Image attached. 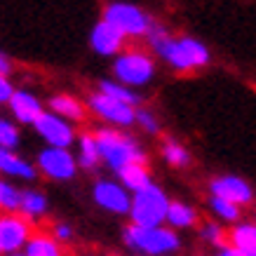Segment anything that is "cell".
<instances>
[{
    "label": "cell",
    "instance_id": "4",
    "mask_svg": "<svg viewBox=\"0 0 256 256\" xmlns=\"http://www.w3.org/2000/svg\"><path fill=\"white\" fill-rule=\"evenodd\" d=\"M167 207H170V198L158 184L141 188L136 193H132V202H130V224L134 226H164V216H167Z\"/></svg>",
    "mask_w": 256,
    "mask_h": 256
},
{
    "label": "cell",
    "instance_id": "14",
    "mask_svg": "<svg viewBox=\"0 0 256 256\" xmlns=\"http://www.w3.org/2000/svg\"><path fill=\"white\" fill-rule=\"evenodd\" d=\"M198 210L193 204L188 202H181V200H170V207H167V216H164V226L172 228V230H190L198 226Z\"/></svg>",
    "mask_w": 256,
    "mask_h": 256
},
{
    "label": "cell",
    "instance_id": "19",
    "mask_svg": "<svg viewBox=\"0 0 256 256\" xmlns=\"http://www.w3.org/2000/svg\"><path fill=\"white\" fill-rule=\"evenodd\" d=\"M228 244L256 256V224L254 221H238L228 230Z\"/></svg>",
    "mask_w": 256,
    "mask_h": 256
},
{
    "label": "cell",
    "instance_id": "9",
    "mask_svg": "<svg viewBox=\"0 0 256 256\" xmlns=\"http://www.w3.org/2000/svg\"><path fill=\"white\" fill-rule=\"evenodd\" d=\"M33 235V224L22 214H2L0 216V254L24 252L28 238Z\"/></svg>",
    "mask_w": 256,
    "mask_h": 256
},
{
    "label": "cell",
    "instance_id": "6",
    "mask_svg": "<svg viewBox=\"0 0 256 256\" xmlns=\"http://www.w3.org/2000/svg\"><path fill=\"white\" fill-rule=\"evenodd\" d=\"M92 200L96 202V207L104 212H108L113 216H127L130 214V202H132V193L113 178H99L92 186Z\"/></svg>",
    "mask_w": 256,
    "mask_h": 256
},
{
    "label": "cell",
    "instance_id": "21",
    "mask_svg": "<svg viewBox=\"0 0 256 256\" xmlns=\"http://www.w3.org/2000/svg\"><path fill=\"white\" fill-rule=\"evenodd\" d=\"M78 167L82 170H96L101 162V153H99V146H96V139L94 134H82L78 139Z\"/></svg>",
    "mask_w": 256,
    "mask_h": 256
},
{
    "label": "cell",
    "instance_id": "13",
    "mask_svg": "<svg viewBox=\"0 0 256 256\" xmlns=\"http://www.w3.org/2000/svg\"><path fill=\"white\" fill-rule=\"evenodd\" d=\"M0 176L19 178V181H36L38 167L22 156H16L12 148H0Z\"/></svg>",
    "mask_w": 256,
    "mask_h": 256
},
{
    "label": "cell",
    "instance_id": "17",
    "mask_svg": "<svg viewBox=\"0 0 256 256\" xmlns=\"http://www.w3.org/2000/svg\"><path fill=\"white\" fill-rule=\"evenodd\" d=\"M90 42H92L94 52H99L104 56H110V54H116L118 50H120V45H122V33L118 31V28H113L108 22H101L94 26Z\"/></svg>",
    "mask_w": 256,
    "mask_h": 256
},
{
    "label": "cell",
    "instance_id": "27",
    "mask_svg": "<svg viewBox=\"0 0 256 256\" xmlns=\"http://www.w3.org/2000/svg\"><path fill=\"white\" fill-rule=\"evenodd\" d=\"M162 158H164V162L172 164V167H186L190 162V153L181 144H176V141H164Z\"/></svg>",
    "mask_w": 256,
    "mask_h": 256
},
{
    "label": "cell",
    "instance_id": "16",
    "mask_svg": "<svg viewBox=\"0 0 256 256\" xmlns=\"http://www.w3.org/2000/svg\"><path fill=\"white\" fill-rule=\"evenodd\" d=\"M8 104H10V108H12V116L24 124H33L40 118V113H42L40 101L36 99L31 92H24V90L12 94V99H10Z\"/></svg>",
    "mask_w": 256,
    "mask_h": 256
},
{
    "label": "cell",
    "instance_id": "23",
    "mask_svg": "<svg viewBox=\"0 0 256 256\" xmlns=\"http://www.w3.org/2000/svg\"><path fill=\"white\" fill-rule=\"evenodd\" d=\"M50 108H52V113L64 118V120H82V116H85L82 106L73 96H66V94L54 96V99L50 101Z\"/></svg>",
    "mask_w": 256,
    "mask_h": 256
},
{
    "label": "cell",
    "instance_id": "33",
    "mask_svg": "<svg viewBox=\"0 0 256 256\" xmlns=\"http://www.w3.org/2000/svg\"><path fill=\"white\" fill-rule=\"evenodd\" d=\"M10 73V62L5 59V54H0V76H8Z\"/></svg>",
    "mask_w": 256,
    "mask_h": 256
},
{
    "label": "cell",
    "instance_id": "26",
    "mask_svg": "<svg viewBox=\"0 0 256 256\" xmlns=\"http://www.w3.org/2000/svg\"><path fill=\"white\" fill-rule=\"evenodd\" d=\"M99 92L106 94V96H113V99H118V101H122V104H130V106H136V104H139V94H134L130 87L110 82V80H104V82H101Z\"/></svg>",
    "mask_w": 256,
    "mask_h": 256
},
{
    "label": "cell",
    "instance_id": "32",
    "mask_svg": "<svg viewBox=\"0 0 256 256\" xmlns=\"http://www.w3.org/2000/svg\"><path fill=\"white\" fill-rule=\"evenodd\" d=\"M12 94H14V90H12V85H10V80L5 78V76H0V104L10 101L12 99Z\"/></svg>",
    "mask_w": 256,
    "mask_h": 256
},
{
    "label": "cell",
    "instance_id": "8",
    "mask_svg": "<svg viewBox=\"0 0 256 256\" xmlns=\"http://www.w3.org/2000/svg\"><path fill=\"white\" fill-rule=\"evenodd\" d=\"M104 22H108L113 28L122 33V36H144L150 28L148 16L134 5L127 2H113L104 12Z\"/></svg>",
    "mask_w": 256,
    "mask_h": 256
},
{
    "label": "cell",
    "instance_id": "25",
    "mask_svg": "<svg viewBox=\"0 0 256 256\" xmlns=\"http://www.w3.org/2000/svg\"><path fill=\"white\" fill-rule=\"evenodd\" d=\"M198 235H200V240L204 242V244H210V247H214V249L228 242V230L224 228V224H218L216 218H214V221H204V224L200 226Z\"/></svg>",
    "mask_w": 256,
    "mask_h": 256
},
{
    "label": "cell",
    "instance_id": "11",
    "mask_svg": "<svg viewBox=\"0 0 256 256\" xmlns=\"http://www.w3.org/2000/svg\"><path fill=\"white\" fill-rule=\"evenodd\" d=\"M210 195L212 198H221L238 204V207H247L254 202V188L249 186L242 176L235 174H224V176H214L210 181Z\"/></svg>",
    "mask_w": 256,
    "mask_h": 256
},
{
    "label": "cell",
    "instance_id": "7",
    "mask_svg": "<svg viewBox=\"0 0 256 256\" xmlns=\"http://www.w3.org/2000/svg\"><path fill=\"white\" fill-rule=\"evenodd\" d=\"M113 73H116L118 80L124 87H141V85H146V82H150L153 73H156V66L141 52H127V54L116 59Z\"/></svg>",
    "mask_w": 256,
    "mask_h": 256
},
{
    "label": "cell",
    "instance_id": "2",
    "mask_svg": "<svg viewBox=\"0 0 256 256\" xmlns=\"http://www.w3.org/2000/svg\"><path fill=\"white\" fill-rule=\"evenodd\" d=\"M148 38H150V45H153V50H156L158 54L178 70L204 66V64L210 62L207 47L202 45V42H198L195 38L172 40V38H167V31L160 28V26H150L148 28Z\"/></svg>",
    "mask_w": 256,
    "mask_h": 256
},
{
    "label": "cell",
    "instance_id": "24",
    "mask_svg": "<svg viewBox=\"0 0 256 256\" xmlns=\"http://www.w3.org/2000/svg\"><path fill=\"white\" fill-rule=\"evenodd\" d=\"M19 204H22V188H16L8 178H0V212L19 214Z\"/></svg>",
    "mask_w": 256,
    "mask_h": 256
},
{
    "label": "cell",
    "instance_id": "29",
    "mask_svg": "<svg viewBox=\"0 0 256 256\" xmlns=\"http://www.w3.org/2000/svg\"><path fill=\"white\" fill-rule=\"evenodd\" d=\"M50 235H52L56 242L68 244V242H73V238H76V228H73L68 221H56V224H52V230H50Z\"/></svg>",
    "mask_w": 256,
    "mask_h": 256
},
{
    "label": "cell",
    "instance_id": "12",
    "mask_svg": "<svg viewBox=\"0 0 256 256\" xmlns=\"http://www.w3.org/2000/svg\"><path fill=\"white\" fill-rule=\"evenodd\" d=\"M90 108L96 113L99 118H104L106 122L116 124V127H130V124L136 122V110L130 104H122V101L113 99V96H106V94H94L90 99Z\"/></svg>",
    "mask_w": 256,
    "mask_h": 256
},
{
    "label": "cell",
    "instance_id": "34",
    "mask_svg": "<svg viewBox=\"0 0 256 256\" xmlns=\"http://www.w3.org/2000/svg\"><path fill=\"white\" fill-rule=\"evenodd\" d=\"M2 256H26L24 252H14V254H2Z\"/></svg>",
    "mask_w": 256,
    "mask_h": 256
},
{
    "label": "cell",
    "instance_id": "36",
    "mask_svg": "<svg viewBox=\"0 0 256 256\" xmlns=\"http://www.w3.org/2000/svg\"><path fill=\"white\" fill-rule=\"evenodd\" d=\"M254 224H256V221H254Z\"/></svg>",
    "mask_w": 256,
    "mask_h": 256
},
{
    "label": "cell",
    "instance_id": "35",
    "mask_svg": "<svg viewBox=\"0 0 256 256\" xmlns=\"http://www.w3.org/2000/svg\"><path fill=\"white\" fill-rule=\"evenodd\" d=\"M134 256H136V254H134Z\"/></svg>",
    "mask_w": 256,
    "mask_h": 256
},
{
    "label": "cell",
    "instance_id": "20",
    "mask_svg": "<svg viewBox=\"0 0 256 256\" xmlns=\"http://www.w3.org/2000/svg\"><path fill=\"white\" fill-rule=\"evenodd\" d=\"M118 181H120L130 193H136V190H141V188H146L153 184L150 172H148L146 164H130V167H124L122 172H118Z\"/></svg>",
    "mask_w": 256,
    "mask_h": 256
},
{
    "label": "cell",
    "instance_id": "28",
    "mask_svg": "<svg viewBox=\"0 0 256 256\" xmlns=\"http://www.w3.org/2000/svg\"><path fill=\"white\" fill-rule=\"evenodd\" d=\"M19 146V130L14 122H10L8 118H0V148H14Z\"/></svg>",
    "mask_w": 256,
    "mask_h": 256
},
{
    "label": "cell",
    "instance_id": "5",
    "mask_svg": "<svg viewBox=\"0 0 256 256\" xmlns=\"http://www.w3.org/2000/svg\"><path fill=\"white\" fill-rule=\"evenodd\" d=\"M38 172H42L52 181H70L78 174V160L68 148H54L47 146L38 153Z\"/></svg>",
    "mask_w": 256,
    "mask_h": 256
},
{
    "label": "cell",
    "instance_id": "18",
    "mask_svg": "<svg viewBox=\"0 0 256 256\" xmlns=\"http://www.w3.org/2000/svg\"><path fill=\"white\" fill-rule=\"evenodd\" d=\"M26 256H66L64 244L56 242L54 238L45 230H33V235L28 238L26 247H24Z\"/></svg>",
    "mask_w": 256,
    "mask_h": 256
},
{
    "label": "cell",
    "instance_id": "1",
    "mask_svg": "<svg viewBox=\"0 0 256 256\" xmlns=\"http://www.w3.org/2000/svg\"><path fill=\"white\" fill-rule=\"evenodd\" d=\"M122 244L136 256H172L181 249V235L167 226H124Z\"/></svg>",
    "mask_w": 256,
    "mask_h": 256
},
{
    "label": "cell",
    "instance_id": "10",
    "mask_svg": "<svg viewBox=\"0 0 256 256\" xmlns=\"http://www.w3.org/2000/svg\"><path fill=\"white\" fill-rule=\"evenodd\" d=\"M36 132L47 146H54V148H70L76 144V132L70 127L68 120L59 118L56 113H40V118L33 122Z\"/></svg>",
    "mask_w": 256,
    "mask_h": 256
},
{
    "label": "cell",
    "instance_id": "30",
    "mask_svg": "<svg viewBox=\"0 0 256 256\" xmlns=\"http://www.w3.org/2000/svg\"><path fill=\"white\" fill-rule=\"evenodd\" d=\"M136 122H139L148 134H158V132H160V122L156 120V116H153L150 110H136Z\"/></svg>",
    "mask_w": 256,
    "mask_h": 256
},
{
    "label": "cell",
    "instance_id": "3",
    "mask_svg": "<svg viewBox=\"0 0 256 256\" xmlns=\"http://www.w3.org/2000/svg\"><path fill=\"white\" fill-rule=\"evenodd\" d=\"M96 146L101 153V162L106 164L110 172H122L130 164H146V153L144 148L127 134L118 130H99L94 134Z\"/></svg>",
    "mask_w": 256,
    "mask_h": 256
},
{
    "label": "cell",
    "instance_id": "31",
    "mask_svg": "<svg viewBox=\"0 0 256 256\" xmlns=\"http://www.w3.org/2000/svg\"><path fill=\"white\" fill-rule=\"evenodd\" d=\"M212 256H252V254H247V252H242V249H238V247H233V244H221V247H216L214 249V254Z\"/></svg>",
    "mask_w": 256,
    "mask_h": 256
},
{
    "label": "cell",
    "instance_id": "15",
    "mask_svg": "<svg viewBox=\"0 0 256 256\" xmlns=\"http://www.w3.org/2000/svg\"><path fill=\"white\" fill-rule=\"evenodd\" d=\"M50 212V200L42 190H36V188H26L22 190V204H19V214H22L26 221L31 224H38L47 216Z\"/></svg>",
    "mask_w": 256,
    "mask_h": 256
},
{
    "label": "cell",
    "instance_id": "22",
    "mask_svg": "<svg viewBox=\"0 0 256 256\" xmlns=\"http://www.w3.org/2000/svg\"><path fill=\"white\" fill-rule=\"evenodd\" d=\"M210 210L218 224L233 226L238 221H242V207H238V204H233L228 200H221V198H212L210 195Z\"/></svg>",
    "mask_w": 256,
    "mask_h": 256
}]
</instances>
